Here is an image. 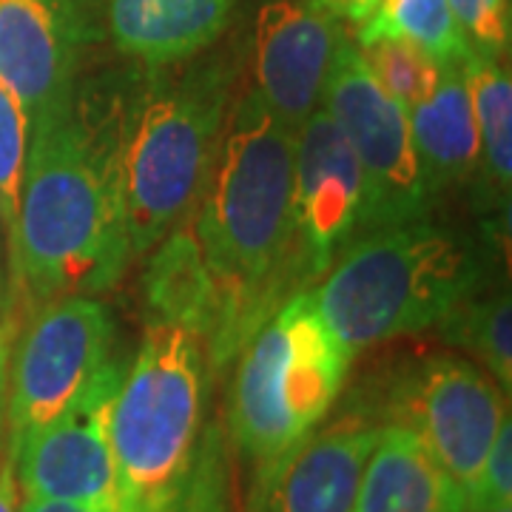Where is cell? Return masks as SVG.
I'll list each match as a JSON object with an SVG mask.
<instances>
[{
	"mask_svg": "<svg viewBox=\"0 0 512 512\" xmlns=\"http://www.w3.org/2000/svg\"><path fill=\"white\" fill-rule=\"evenodd\" d=\"M296 131L251 89L225 123L220 154L191 214L202 256L222 299L214 365L237 359L242 345L285 293L302 282L293 211Z\"/></svg>",
	"mask_w": 512,
	"mask_h": 512,
	"instance_id": "cell-1",
	"label": "cell"
},
{
	"mask_svg": "<svg viewBox=\"0 0 512 512\" xmlns=\"http://www.w3.org/2000/svg\"><path fill=\"white\" fill-rule=\"evenodd\" d=\"M9 254L40 305L109 291L131 259L120 128L74 97L32 120Z\"/></svg>",
	"mask_w": 512,
	"mask_h": 512,
	"instance_id": "cell-2",
	"label": "cell"
},
{
	"mask_svg": "<svg viewBox=\"0 0 512 512\" xmlns=\"http://www.w3.org/2000/svg\"><path fill=\"white\" fill-rule=\"evenodd\" d=\"M476 251L427 217L362 231L308 291L333 339L356 356L441 325L478 288Z\"/></svg>",
	"mask_w": 512,
	"mask_h": 512,
	"instance_id": "cell-3",
	"label": "cell"
},
{
	"mask_svg": "<svg viewBox=\"0 0 512 512\" xmlns=\"http://www.w3.org/2000/svg\"><path fill=\"white\" fill-rule=\"evenodd\" d=\"M231 74L222 63L160 77L134 97L120 123L131 256L197 211L228 123Z\"/></svg>",
	"mask_w": 512,
	"mask_h": 512,
	"instance_id": "cell-4",
	"label": "cell"
},
{
	"mask_svg": "<svg viewBox=\"0 0 512 512\" xmlns=\"http://www.w3.org/2000/svg\"><path fill=\"white\" fill-rule=\"evenodd\" d=\"M348 350L296 291L237 353L231 384V436L265 476L330 413L350 367Z\"/></svg>",
	"mask_w": 512,
	"mask_h": 512,
	"instance_id": "cell-5",
	"label": "cell"
},
{
	"mask_svg": "<svg viewBox=\"0 0 512 512\" xmlns=\"http://www.w3.org/2000/svg\"><path fill=\"white\" fill-rule=\"evenodd\" d=\"M202 402V342L177 325L151 322L109 404L123 510L151 512L183 481L200 441Z\"/></svg>",
	"mask_w": 512,
	"mask_h": 512,
	"instance_id": "cell-6",
	"label": "cell"
},
{
	"mask_svg": "<svg viewBox=\"0 0 512 512\" xmlns=\"http://www.w3.org/2000/svg\"><path fill=\"white\" fill-rule=\"evenodd\" d=\"M322 109L345 134L362 168V231L427 217L430 197L421 183L407 109L384 92L359 55V46L345 35L330 60Z\"/></svg>",
	"mask_w": 512,
	"mask_h": 512,
	"instance_id": "cell-7",
	"label": "cell"
},
{
	"mask_svg": "<svg viewBox=\"0 0 512 512\" xmlns=\"http://www.w3.org/2000/svg\"><path fill=\"white\" fill-rule=\"evenodd\" d=\"M114 322L94 296L43 302L9 356L6 427L9 450L66 413L111 365Z\"/></svg>",
	"mask_w": 512,
	"mask_h": 512,
	"instance_id": "cell-8",
	"label": "cell"
},
{
	"mask_svg": "<svg viewBox=\"0 0 512 512\" xmlns=\"http://www.w3.org/2000/svg\"><path fill=\"white\" fill-rule=\"evenodd\" d=\"M507 416L498 382L458 356L413 365L387 396V421L416 433L467 493Z\"/></svg>",
	"mask_w": 512,
	"mask_h": 512,
	"instance_id": "cell-9",
	"label": "cell"
},
{
	"mask_svg": "<svg viewBox=\"0 0 512 512\" xmlns=\"http://www.w3.org/2000/svg\"><path fill=\"white\" fill-rule=\"evenodd\" d=\"M123 373L120 362H111L66 413L29 433L15 450H6L15 461L18 487L29 498L120 504L109 404Z\"/></svg>",
	"mask_w": 512,
	"mask_h": 512,
	"instance_id": "cell-10",
	"label": "cell"
},
{
	"mask_svg": "<svg viewBox=\"0 0 512 512\" xmlns=\"http://www.w3.org/2000/svg\"><path fill=\"white\" fill-rule=\"evenodd\" d=\"M293 211L302 282L311 285L362 231L365 180L339 126L322 106L296 131Z\"/></svg>",
	"mask_w": 512,
	"mask_h": 512,
	"instance_id": "cell-11",
	"label": "cell"
},
{
	"mask_svg": "<svg viewBox=\"0 0 512 512\" xmlns=\"http://www.w3.org/2000/svg\"><path fill=\"white\" fill-rule=\"evenodd\" d=\"M89 40L86 0H0V83L37 120L74 97Z\"/></svg>",
	"mask_w": 512,
	"mask_h": 512,
	"instance_id": "cell-12",
	"label": "cell"
},
{
	"mask_svg": "<svg viewBox=\"0 0 512 512\" xmlns=\"http://www.w3.org/2000/svg\"><path fill=\"white\" fill-rule=\"evenodd\" d=\"M339 20L313 0H268L254 29V92L293 131L322 106Z\"/></svg>",
	"mask_w": 512,
	"mask_h": 512,
	"instance_id": "cell-13",
	"label": "cell"
},
{
	"mask_svg": "<svg viewBox=\"0 0 512 512\" xmlns=\"http://www.w3.org/2000/svg\"><path fill=\"white\" fill-rule=\"evenodd\" d=\"M382 424L336 421L299 441L256 487V512H353Z\"/></svg>",
	"mask_w": 512,
	"mask_h": 512,
	"instance_id": "cell-14",
	"label": "cell"
},
{
	"mask_svg": "<svg viewBox=\"0 0 512 512\" xmlns=\"http://www.w3.org/2000/svg\"><path fill=\"white\" fill-rule=\"evenodd\" d=\"M353 512H470V501L416 433L382 424Z\"/></svg>",
	"mask_w": 512,
	"mask_h": 512,
	"instance_id": "cell-15",
	"label": "cell"
},
{
	"mask_svg": "<svg viewBox=\"0 0 512 512\" xmlns=\"http://www.w3.org/2000/svg\"><path fill=\"white\" fill-rule=\"evenodd\" d=\"M231 9L234 0H109V32L126 57L168 69L205 52Z\"/></svg>",
	"mask_w": 512,
	"mask_h": 512,
	"instance_id": "cell-16",
	"label": "cell"
},
{
	"mask_svg": "<svg viewBox=\"0 0 512 512\" xmlns=\"http://www.w3.org/2000/svg\"><path fill=\"white\" fill-rule=\"evenodd\" d=\"M427 197L467 183L478 165V131L464 60L444 63L436 89L407 109Z\"/></svg>",
	"mask_w": 512,
	"mask_h": 512,
	"instance_id": "cell-17",
	"label": "cell"
},
{
	"mask_svg": "<svg viewBox=\"0 0 512 512\" xmlns=\"http://www.w3.org/2000/svg\"><path fill=\"white\" fill-rule=\"evenodd\" d=\"M183 222L154 245L157 254L146 274L148 311L151 322L188 330L211 350L222 328L220 288L202 256L194 222L191 217Z\"/></svg>",
	"mask_w": 512,
	"mask_h": 512,
	"instance_id": "cell-18",
	"label": "cell"
},
{
	"mask_svg": "<svg viewBox=\"0 0 512 512\" xmlns=\"http://www.w3.org/2000/svg\"><path fill=\"white\" fill-rule=\"evenodd\" d=\"M464 74L478 131V165L498 194H510L512 183V80L493 57H464Z\"/></svg>",
	"mask_w": 512,
	"mask_h": 512,
	"instance_id": "cell-19",
	"label": "cell"
},
{
	"mask_svg": "<svg viewBox=\"0 0 512 512\" xmlns=\"http://www.w3.org/2000/svg\"><path fill=\"white\" fill-rule=\"evenodd\" d=\"M382 37L407 40L441 66L470 55L447 0H379L376 9L359 23L356 43Z\"/></svg>",
	"mask_w": 512,
	"mask_h": 512,
	"instance_id": "cell-20",
	"label": "cell"
},
{
	"mask_svg": "<svg viewBox=\"0 0 512 512\" xmlns=\"http://www.w3.org/2000/svg\"><path fill=\"white\" fill-rule=\"evenodd\" d=\"M447 339L467 348L504 393L512 384V305L510 296H493L473 302V296L458 305L444 322Z\"/></svg>",
	"mask_w": 512,
	"mask_h": 512,
	"instance_id": "cell-21",
	"label": "cell"
},
{
	"mask_svg": "<svg viewBox=\"0 0 512 512\" xmlns=\"http://www.w3.org/2000/svg\"><path fill=\"white\" fill-rule=\"evenodd\" d=\"M356 46H359V55L367 63L370 74L379 80V86L393 100H399L404 109L416 106L439 83L441 63L424 55L407 40L382 37V40L356 43Z\"/></svg>",
	"mask_w": 512,
	"mask_h": 512,
	"instance_id": "cell-22",
	"label": "cell"
},
{
	"mask_svg": "<svg viewBox=\"0 0 512 512\" xmlns=\"http://www.w3.org/2000/svg\"><path fill=\"white\" fill-rule=\"evenodd\" d=\"M32 117L20 106V100L0 83V222L6 239L12 242L18 222L20 183L29 154Z\"/></svg>",
	"mask_w": 512,
	"mask_h": 512,
	"instance_id": "cell-23",
	"label": "cell"
},
{
	"mask_svg": "<svg viewBox=\"0 0 512 512\" xmlns=\"http://www.w3.org/2000/svg\"><path fill=\"white\" fill-rule=\"evenodd\" d=\"M470 52L501 60L510 49V0H447Z\"/></svg>",
	"mask_w": 512,
	"mask_h": 512,
	"instance_id": "cell-24",
	"label": "cell"
},
{
	"mask_svg": "<svg viewBox=\"0 0 512 512\" xmlns=\"http://www.w3.org/2000/svg\"><path fill=\"white\" fill-rule=\"evenodd\" d=\"M470 512H484L512 501V424L510 416L501 421L487 456L481 461L476 481L467 493Z\"/></svg>",
	"mask_w": 512,
	"mask_h": 512,
	"instance_id": "cell-25",
	"label": "cell"
},
{
	"mask_svg": "<svg viewBox=\"0 0 512 512\" xmlns=\"http://www.w3.org/2000/svg\"><path fill=\"white\" fill-rule=\"evenodd\" d=\"M18 512H126L123 504H77V501H52V498H23Z\"/></svg>",
	"mask_w": 512,
	"mask_h": 512,
	"instance_id": "cell-26",
	"label": "cell"
},
{
	"mask_svg": "<svg viewBox=\"0 0 512 512\" xmlns=\"http://www.w3.org/2000/svg\"><path fill=\"white\" fill-rule=\"evenodd\" d=\"M316 6H322L328 15L336 20H350V23H362V20L376 9L379 0H313Z\"/></svg>",
	"mask_w": 512,
	"mask_h": 512,
	"instance_id": "cell-27",
	"label": "cell"
},
{
	"mask_svg": "<svg viewBox=\"0 0 512 512\" xmlns=\"http://www.w3.org/2000/svg\"><path fill=\"white\" fill-rule=\"evenodd\" d=\"M20 487L15 476V461L12 456L0 458V512H18L20 507Z\"/></svg>",
	"mask_w": 512,
	"mask_h": 512,
	"instance_id": "cell-28",
	"label": "cell"
},
{
	"mask_svg": "<svg viewBox=\"0 0 512 512\" xmlns=\"http://www.w3.org/2000/svg\"><path fill=\"white\" fill-rule=\"evenodd\" d=\"M9 356H12V333L9 325L0 319V444L6 427V384H9Z\"/></svg>",
	"mask_w": 512,
	"mask_h": 512,
	"instance_id": "cell-29",
	"label": "cell"
},
{
	"mask_svg": "<svg viewBox=\"0 0 512 512\" xmlns=\"http://www.w3.org/2000/svg\"><path fill=\"white\" fill-rule=\"evenodd\" d=\"M484 512H512L510 504H501V507H493V510H484Z\"/></svg>",
	"mask_w": 512,
	"mask_h": 512,
	"instance_id": "cell-30",
	"label": "cell"
},
{
	"mask_svg": "<svg viewBox=\"0 0 512 512\" xmlns=\"http://www.w3.org/2000/svg\"><path fill=\"white\" fill-rule=\"evenodd\" d=\"M0 305H3V299H0Z\"/></svg>",
	"mask_w": 512,
	"mask_h": 512,
	"instance_id": "cell-31",
	"label": "cell"
}]
</instances>
